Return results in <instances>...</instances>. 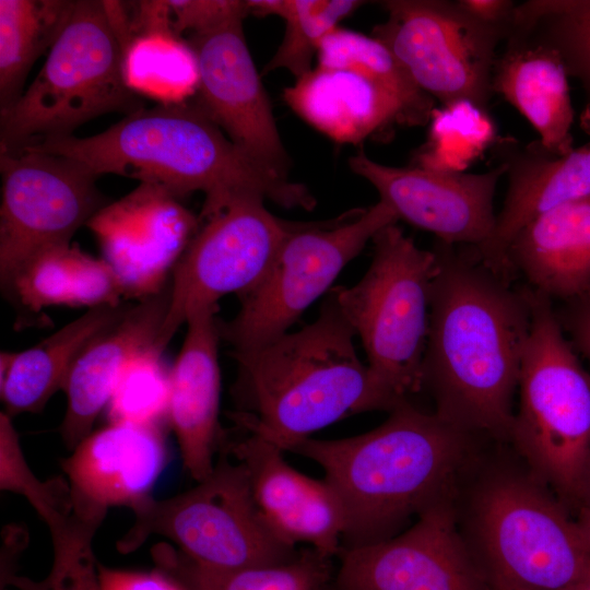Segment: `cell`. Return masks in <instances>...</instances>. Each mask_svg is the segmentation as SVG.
Segmentation results:
<instances>
[{
  "label": "cell",
  "instance_id": "cell-1",
  "mask_svg": "<svg viewBox=\"0 0 590 590\" xmlns=\"http://www.w3.org/2000/svg\"><path fill=\"white\" fill-rule=\"evenodd\" d=\"M423 388L441 420L469 434L509 439L514 396L531 327L530 288L485 264L475 247L439 241Z\"/></svg>",
  "mask_w": 590,
  "mask_h": 590
},
{
  "label": "cell",
  "instance_id": "cell-2",
  "mask_svg": "<svg viewBox=\"0 0 590 590\" xmlns=\"http://www.w3.org/2000/svg\"><path fill=\"white\" fill-rule=\"evenodd\" d=\"M23 149L70 157L97 176L157 185L179 199L201 191L200 222L243 199L307 211L316 205L304 185L241 152L194 101L142 107L97 134L48 138Z\"/></svg>",
  "mask_w": 590,
  "mask_h": 590
},
{
  "label": "cell",
  "instance_id": "cell-3",
  "mask_svg": "<svg viewBox=\"0 0 590 590\" xmlns=\"http://www.w3.org/2000/svg\"><path fill=\"white\" fill-rule=\"evenodd\" d=\"M470 436L406 400L367 433L309 437L291 452L322 468L344 509L341 548H353L397 535L413 516L451 498Z\"/></svg>",
  "mask_w": 590,
  "mask_h": 590
},
{
  "label": "cell",
  "instance_id": "cell-4",
  "mask_svg": "<svg viewBox=\"0 0 590 590\" xmlns=\"http://www.w3.org/2000/svg\"><path fill=\"white\" fill-rule=\"evenodd\" d=\"M350 321L333 287L311 323L248 353L238 364L235 396L243 410L233 421L291 451L337 421L398 403L357 355Z\"/></svg>",
  "mask_w": 590,
  "mask_h": 590
},
{
  "label": "cell",
  "instance_id": "cell-5",
  "mask_svg": "<svg viewBox=\"0 0 590 590\" xmlns=\"http://www.w3.org/2000/svg\"><path fill=\"white\" fill-rule=\"evenodd\" d=\"M548 488L531 473H499L475 492L463 538L492 590H569L590 581V551Z\"/></svg>",
  "mask_w": 590,
  "mask_h": 590
},
{
  "label": "cell",
  "instance_id": "cell-6",
  "mask_svg": "<svg viewBox=\"0 0 590 590\" xmlns=\"http://www.w3.org/2000/svg\"><path fill=\"white\" fill-rule=\"evenodd\" d=\"M531 327L510 440L530 473L574 509L590 453V375L566 339L548 297L530 288Z\"/></svg>",
  "mask_w": 590,
  "mask_h": 590
},
{
  "label": "cell",
  "instance_id": "cell-7",
  "mask_svg": "<svg viewBox=\"0 0 590 590\" xmlns=\"http://www.w3.org/2000/svg\"><path fill=\"white\" fill-rule=\"evenodd\" d=\"M123 54L104 1L75 0L38 74L0 110V149L19 151L72 135L98 116L142 108L139 95L126 84Z\"/></svg>",
  "mask_w": 590,
  "mask_h": 590
},
{
  "label": "cell",
  "instance_id": "cell-8",
  "mask_svg": "<svg viewBox=\"0 0 590 590\" xmlns=\"http://www.w3.org/2000/svg\"><path fill=\"white\" fill-rule=\"evenodd\" d=\"M373 260L353 286H334L338 303L359 337L368 367L398 403L423 389L435 250L420 248L397 223L373 238Z\"/></svg>",
  "mask_w": 590,
  "mask_h": 590
},
{
  "label": "cell",
  "instance_id": "cell-9",
  "mask_svg": "<svg viewBox=\"0 0 590 590\" xmlns=\"http://www.w3.org/2000/svg\"><path fill=\"white\" fill-rule=\"evenodd\" d=\"M219 451L212 473L191 489L132 505L134 521L118 551L130 553L149 536L162 535L196 564L217 570L295 557L296 546L280 539L259 510L243 464Z\"/></svg>",
  "mask_w": 590,
  "mask_h": 590
},
{
  "label": "cell",
  "instance_id": "cell-10",
  "mask_svg": "<svg viewBox=\"0 0 590 590\" xmlns=\"http://www.w3.org/2000/svg\"><path fill=\"white\" fill-rule=\"evenodd\" d=\"M398 220L379 200L329 223H294L262 280L238 296L237 314L219 321L220 337L233 347L232 354L256 351L288 332L367 241Z\"/></svg>",
  "mask_w": 590,
  "mask_h": 590
},
{
  "label": "cell",
  "instance_id": "cell-11",
  "mask_svg": "<svg viewBox=\"0 0 590 590\" xmlns=\"http://www.w3.org/2000/svg\"><path fill=\"white\" fill-rule=\"evenodd\" d=\"M374 30L414 83L442 105L469 101L487 110L497 46L507 27L470 15L458 2L390 0Z\"/></svg>",
  "mask_w": 590,
  "mask_h": 590
},
{
  "label": "cell",
  "instance_id": "cell-12",
  "mask_svg": "<svg viewBox=\"0 0 590 590\" xmlns=\"http://www.w3.org/2000/svg\"><path fill=\"white\" fill-rule=\"evenodd\" d=\"M0 282L35 256L71 244L110 201L97 175L67 156L0 149Z\"/></svg>",
  "mask_w": 590,
  "mask_h": 590
},
{
  "label": "cell",
  "instance_id": "cell-13",
  "mask_svg": "<svg viewBox=\"0 0 590 590\" xmlns=\"http://www.w3.org/2000/svg\"><path fill=\"white\" fill-rule=\"evenodd\" d=\"M294 223L274 216L260 199H243L200 222L169 280L168 311L155 347L163 352L197 311L221 297L253 288L266 275Z\"/></svg>",
  "mask_w": 590,
  "mask_h": 590
},
{
  "label": "cell",
  "instance_id": "cell-14",
  "mask_svg": "<svg viewBox=\"0 0 590 590\" xmlns=\"http://www.w3.org/2000/svg\"><path fill=\"white\" fill-rule=\"evenodd\" d=\"M337 557V590H492L457 527L451 498L397 535L341 548Z\"/></svg>",
  "mask_w": 590,
  "mask_h": 590
},
{
  "label": "cell",
  "instance_id": "cell-15",
  "mask_svg": "<svg viewBox=\"0 0 590 590\" xmlns=\"http://www.w3.org/2000/svg\"><path fill=\"white\" fill-rule=\"evenodd\" d=\"M86 226L126 298L141 300L168 284L200 222L169 190L140 182L127 196L106 204Z\"/></svg>",
  "mask_w": 590,
  "mask_h": 590
},
{
  "label": "cell",
  "instance_id": "cell-16",
  "mask_svg": "<svg viewBox=\"0 0 590 590\" xmlns=\"http://www.w3.org/2000/svg\"><path fill=\"white\" fill-rule=\"evenodd\" d=\"M351 169L369 181L398 219L435 234L439 241L484 245L493 235L494 196L506 174L505 162L480 173H440L416 166L393 167L363 151L349 161Z\"/></svg>",
  "mask_w": 590,
  "mask_h": 590
},
{
  "label": "cell",
  "instance_id": "cell-17",
  "mask_svg": "<svg viewBox=\"0 0 590 590\" xmlns=\"http://www.w3.org/2000/svg\"><path fill=\"white\" fill-rule=\"evenodd\" d=\"M243 22L187 39L198 57L197 103L249 158L285 177L290 164Z\"/></svg>",
  "mask_w": 590,
  "mask_h": 590
},
{
  "label": "cell",
  "instance_id": "cell-18",
  "mask_svg": "<svg viewBox=\"0 0 590 590\" xmlns=\"http://www.w3.org/2000/svg\"><path fill=\"white\" fill-rule=\"evenodd\" d=\"M237 426L244 435L224 436L220 449L245 468L256 504L271 529L290 545L306 543L338 556L345 518L334 488L324 477L314 479L291 467L274 444Z\"/></svg>",
  "mask_w": 590,
  "mask_h": 590
},
{
  "label": "cell",
  "instance_id": "cell-19",
  "mask_svg": "<svg viewBox=\"0 0 590 590\" xmlns=\"http://www.w3.org/2000/svg\"><path fill=\"white\" fill-rule=\"evenodd\" d=\"M166 462L158 427L109 423L62 461L76 515L97 530L113 506L149 497Z\"/></svg>",
  "mask_w": 590,
  "mask_h": 590
},
{
  "label": "cell",
  "instance_id": "cell-20",
  "mask_svg": "<svg viewBox=\"0 0 590 590\" xmlns=\"http://www.w3.org/2000/svg\"><path fill=\"white\" fill-rule=\"evenodd\" d=\"M217 307L194 312L170 368L168 420L176 435L182 463L200 482L215 465L224 430L219 423L221 374L217 349L221 340Z\"/></svg>",
  "mask_w": 590,
  "mask_h": 590
},
{
  "label": "cell",
  "instance_id": "cell-21",
  "mask_svg": "<svg viewBox=\"0 0 590 590\" xmlns=\"http://www.w3.org/2000/svg\"><path fill=\"white\" fill-rule=\"evenodd\" d=\"M168 306L169 282L157 294L130 306L79 355L63 387L67 406L59 432L67 448L73 450L92 433L129 359L155 346Z\"/></svg>",
  "mask_w": 590,
  "mask_h": 590
},
{
  "label": "cell",
  "instance_id": "cell-22",
  "mask_svg": "<svg viewBox=\"0 0 590 590\" xmlns=\"http://www.w3.org/2000/svg\"><path fill=\"white\" fill-rule=\"evenodd\" d=\"M286 104L339 143L357 144L393 125L421 126L385 84L363 73L316 66L284 90Z\"/></svg>",
  "mask_w": 590,
  "mask_h": 590
},
{
  "label": "cell",
  "instance_id": "cell-23",
  "mask_svg": "<svg viewBox=\"0 0 590 590\" xmlns=\"http://www.w3.org/2000/svg\"><path fill=\"white\" fill-rule=\"evenodd\" d=\"M508 190L492 237L476 248L482 261L509 276L507 249L530 222L565 203L590 197V142L558 156L539 141L504 161Z\"/></svg>",
  "mask_w": 590,
  "mask_h": 590
},
{
  "label": "cell",
  "instance_id": "cell-24",
  "mask_svg": "<svg viewBox=\"0 0 590 590\" xmlns=\"http://www.w3.org/2000/svg\"><path fill=\"white\" fill-rule=\"evenodd\" d=\"M506 260L532 290L564 303L590 295V197L559 205L526 225Z\"/></svg>",
  "mask_w": 590,
  "mask_h": 590
},
{
  "label": "cell",
  "instance_id": "cell-25",
  "mask_svg": "<svg viewBox=\"0 0 590 590\" xmlns=\"http://www.w3.org/2000/svg\"><path fill=\"white\" fill-rule=\"evenodd\" d=\"M496 59L492 88L510 103L539 133L550 153H570L574 110L567 70L553 49L520 37H507Z\"/></svg>",
  "mask_w": 590,
  "mask_h": 590
},
{
  "label": "cell",
  "instance_id": "cell-26",
  "mask_svg": "<svg viewBox=\"0 0 590 590\" xmlns=\"http://www.w3.org/2000/svg\"><path fill=\"white\" fill-rule=\"evenodd\" d=\"M0 488L22 495L48 527L54 563L45 579L59 590L67 577L83 563L94 559L93 538L97 530L75 512L66 477L39 480L28 465L12 417L0 413Z\"/></svg>",
  "mask_w": 590,
  "mask_h": 590
},
{
  "label": "cell",
  "instance_id": "cell-27",
  "mask_svg": "<svg viewBox=\"0 0 590 590\" xmlns=\"http://www.w3.org/2000/svg\"><path fill=\"white\" fill-rule=\"evenodd\" d=\"M129 307L121 304L87 309L39 343L14 352L8 373L0 379L4 412L13 417L42 411L58 390H63L73 364L86 345L118 321Z\"/></svg>",
  "mask_w": 590,
  "mask_h": 590
},
{
  "label": "cell",
  "instance_id": "cell-28",
  "mask_svg": "<svg viewBox=\"0 0 590 590\" xmlns=\"http://www.w3.org/2000/svg\"><path fill=\"white\" fill-rule=\"evenodd\" d=\"M156 569L185 590H323L333 582L332 557L307 547L290 560L217 570L164 543L152 551Z\"/></svg>",
  "mask_w": 590,
  "mask_h": 590
},
{
  "label": "cell",
  "instance_id": "cell-29",
  "mask_svg": "<svg viewBox=\"0 0 590 590\" xmlns=\"http://www.w3.org/2000/svg\"><path fill=\"white\" fill-rule=\"evenodd\" d=\"M75 0H0V110L11 106L35 61L49 51Z\"/></svg>",
  "mask_w": 590,
  "mask_h": 590
},
{
  "label": "cell",
  "instance_id": "cell-30",
  "mask_svg": "<svg viewBox=\"0 0 590 590\" xmlns=\"http://www.w3.org/2000/svg\"><path fill=\"white\" fill-rule=\"evenodd\" d=\"M123 76L138 95L158 104L182 103L198 92V57L186 39L168 34L144 35L126 48Z\"/></svg>",
  "mask_w": 590,
  "mask_h": 590
},
{
  "label": "cell",
  "instance_id": "cell-31",
  "mask_svg": "<svg viewBox=\"0 0 590 590\" xmlns=\"http://www.w3.org/2000/svg\"><path fill=\"white\" fill-rule=\"evenodd\" d=\"M249 14L284 21V37L264 72L288 70L295 79L309 72L322 40L363 4L357 0H247Z\"/></svg>",
  "mask_w": 590,
  "mask_h": 590
},
{
  "label": "cell",
  "instance_id": "cell-32",
  "mask_svg": "<svg viewBox=\"0 0 590 590\" xmlns=\"http://www.w3.org/2000/svg\"><path fill=\"white\" fill-rule=\"evenodd\" d=\"M507 37L556 51L590 91V0H530L516 4Z\"/></svg>",
  "mask_w": 590,
  "mask_h": 590
},
{
  "label": "cell",
  "instance_id": "cell-33",
  "mask_svg": "<svg viewBox=\"0 0 590 590\" xmlns=\"http://www.w3.org/2000/svg\"><path fill=\"white\" fill-rule=\"evenodd\" d=\"M317 66L349 69L389 87L413 113L421 126L429 122L434 98L411 79L391 50L376 37L338 27L320 44Z\"/></svg>",
  "mask_w": 590,
  "mask_h": 590
},
{
  "label": "cell",
  "instance_id": "cell-34",
  "mask_svg": "<svg viewBox=\"0 0 590 590\" xmlns=\"http://www.w3.org/2000/svg\"><path fill=\"white\" fill-rule=\"evenodd\" d=\"M427 142L415 155L416 167L440 173H464L496 140L487 110L469 101L434 108Z\"/></svg>",
  "mask_w": 590,
  "mask_h": 590
},
{
  "label": "cell",
  "instance_id": "cell-35",
  "mask_svg": "<svg viewBox=\"0 0 590 590\" xmlns=\"http://www.w3.org/2000/svg\"><path fill=\"white\" fill-rule=\"evenodd\" d=\"M152 346L126 364L106 408L110 423L158 427L168 418L170 369Z\"/></svg>",
  "mask_w": 590,
  "mask_h": 590
},
{
  "label": "cell",
  "instance_id": "cell-36",
  "mask_svg": "<svg viewBox=\"0 0 590 590\" xmlns=\"http://www.w3.org/2000/svg\"><path fill=\"white\" fill-rule=\"evenodd\" d=\"M81 250L70 244L35 256L1 285L3 293L30 314H38L54 306L76 307Z\"/></svg>",
  "mask_w": 590,
  "mask_h": 590
},
{
  "label": "cell",
  "instance_id": "cell-37",
  "mask_svg": "<svg viewBox=\"0 0 590 590\" xmlns=\"http://www.w3.org/2000/svg\"><path fill=\"white\" fill-rule=\"evenodd\" d=\"M168 5L173 34L181 39L184 33L205 35L249 14L247 2L239 0H168Z\"/></svg>",
  "mask_w": 590,
  "mask_h": 590
},
{
  "label": "cell",
  "instance_id": "cell-38",
  "mask_svg": "<svg viewBox=\"0 0 590 590\" xmlns=\"http://www.w3.org/2000/svg\"><path fill=\"white\" fill-rule=\"evenodd\" d=\"M101 590H185L156 569L150 573L119 570L97 564Z\"/></svg>",
  "mask_w": 590,
  "mask_h": 590
},
{
  "label": "cell",
  "instance_id": "cell-39",
  "mask_svg": "<svg viewBox=\"0 0 590 590\" xmlns=\"http://www.w3.org/2000/svg\"><path fill=\"white\" fill-rule=\"evenodd\" d=\"M556 315L571 344L590 359V295L565 302Z\"/></svg>",
  "mask_w": 590,
  "mask_h": 590
},
{
  "label": "cell",
  "instance_id": "cell-40",
  "mask_svg": "<svg viewBox=\"0 0 590 590\" xmlns=\"http://www.w3.org/2000/svg\"><path fill=\"white\" fill-rule=\"evenodd\" d=\"M458 4L470 15L487 24L506 26L516 3L505 0H459Z\"/></svg>",
  "mask_w": 590,
  "mask_h": 590
},
{
  "label": "cell",
  "instance_id": "cell-41",
  "mask_svg": "<svg viewBox=\"0 0 590 590\" xmlns=\"http://www.w3.org/2000/svg\"><path fill=\"white\" fill-rule=\"evenodd\" d=\"M59 590H101L95 559L82 564L71 573Z\"/></svg>",
  "mask_w": 590,
  "mask_h": 590
},
{
  "label": "cell",
  "instance_id": "cell-42",
  "mask_svg": "<svg viewBox=\"0 0 590 590\" xmlns=\"http://www.w3.org/2000/svg\"><path fill=\"white\" fill-rule=\"evenodd\" d=\"M14 563H1V590H51L46 580L35 581L19 576Z\"/></svg>",
  "mask_w": 590,
  "mask_h": 590
},
{
  "label": "cell",
  "instance_id": "cell-43",
  "mask_svg": "<svg viewBox=\"0 0 590 590\" xmlns=\"http://www.w3.org/2000/svg\"><path fill=\"white\" fill-rule=\"evenodd\" d=\"M582 505H590V453L582 469L577 500L574 509Z\"/></svg>",
  "mask_w": 590,
  "mask_h": 590
},
{
  "label": "cell",
  "instance_id": "cell-44",
  "mask_svg": "<svg viewBox=\"0 0 590 590\" xmlns=\"http://www.w3.org/2000/svg\"><path fill=\"white\" fill-rule=\"evenodd\" d=\"M575 510L577 512V518L575 520L590 551V505L579 506Z\"/></svg>",
  "mask_w": 590,
  "mask_h": 590
},
{
  "label": "cell",
  "instance_id": "cell-45",
  "mask_svg": "<svg viewBox=\"0 0 590 590\" xmlns=\"http://www.w3.org/2000/svg\"><path fill=\"white\" fill-rule=\"evenodd\" d=\"M569 590H590V581L589 582H586V583H582V585H579L577 587H574Z\"/></svg>",
  "mask_w": 590,
  "mask_h": 590
},
{
  "label": "cell",
  "instance_id": "cell-46",
  "mask_svg": "<svg viewBox=\"0 0 590 590\" xmlns=\"http://www.w3.org/2000/svg\"><path fill=\"white\" fill-rule=\"evenodd\" d=\"M583 121L586 123V127L590 128V118H585Z\"/></svg>",
  "mask_w": 590,
  "mask_h": 590
},
{
  "label": "cell",
  "instance_id": "cell-47",
  "mask_svg": "<svg viewBox=\"0 0 590 590\" xmlns=\"http://www.w3.org/2000/svg\"><path fill=\"white\" fill-rule=\"evenodd\" d=\"M323 590H337L333 585L331 583L330 586H328L327 588H324Z\"/></svg>",
  "mask_w": 590,
  "mask_h": 590
}]
</instances>
